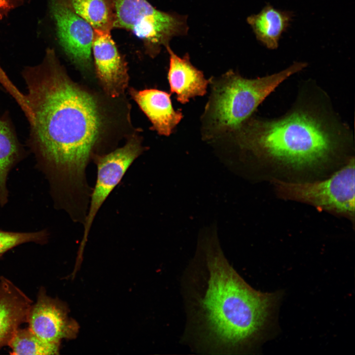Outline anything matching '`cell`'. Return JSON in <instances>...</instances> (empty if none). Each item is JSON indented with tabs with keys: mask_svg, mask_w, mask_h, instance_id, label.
Masks as SVG:
<instances>
[{
	"mask_svg": "<svg viewBox=\"0 0 355 355\" xmlns=\"http://www.w3.org/2000/svg\"><path fill=\"white\" fill-rule=\"evenodd\" d=\"M166 48L170 57L168 79L171 92L176 94L177 100L184 104L191 98L206 94L209 80L201 71L192 65L189 55L180 58L169 45Z\"/></svg>",
	"mask_w": 355,
	"mask_h": 355,
	"instance_id": "13",
	"label": "cell"
},
{
	"mask_svg": "<svg viewBox=\"0 0 355 355\" xmlns=\"http://www.w3.org/2000/svg\"><path fill=\"white\" fill-rule=\"evenodd\" d=\"M7 346L11 355H50L59 353L60 345L47 342L36 335L28 327L18 328Z\"/></svg>",
	"mask_w": 355,
	"mask_h": 355,
	"instance_id": "17",
	"label": "cell"
},
{
	"mask_svg": "<svg viewBox=\"0 0 355 355\" xmlns=\"http://www.w3.org/2000/svg\"><path fill=\"white\" fill-rule=\"evenodd\" d=\"M36 301L28 317L29 327L43 340L60 345L62 339H72L79 331L77 322L69 316L67 304L49 296L43 286L39 288Z\"/></svg>",
	"mask_w": 355,
	"mask_h": 355,
	"instance_id": "8",
	"label": "cell"
},
{
	"mask_svg": "<svg viewBox=\"0 0 355 355\" xmlns=\"http://www.w3.org/2000/svg\"><path fill=\"white\" fill-rule=\"evenodd\" d=\"M306 66L295 63L255 79L244 78L232 71L210 79L211 92L201 117L202 138L212 140L233 133L281 82Z\"/></svg>",
	"mask_w": 355,
	"mask_h": 355,
	"instance_id": "4",
	"label": "cell"
},
{
	"mask_svg": "<svg viewBox=\"0 0 355 355\" xmlns=\"http://www.w3.org/2000/svg\"><path fill=\"white\" fill-rule=\"evenodd\" d=\"M50 8L59 43L64 52L80 67H89L93 28L71 9L66 0H50Z\"/></svg>",
	"mask_w": 355,
	"mask_h": 355,
	"instance_id": "9",
	"label": "cell"
},
{
	"mask_svg": "<svg viewBox=\"0 0 355 355\" xmlns=\"http://www.w3.org/2000/svg\"><path fill=\"white\" fill-rule=\"evenodd\" d=\"M181 292L186 316L182 340L197 353L213 355L253 352L281 297L248 284L213 239L200 241L182 276Z\"/></svg>",
	"mask_w": 355,
	"mask_h": 355,
	"instance_id": "2",
	"label": "cell"
},
{
	"mask_svg": "<svg viewBox=\"0 0 355 355\" xmlns=\"http://www.w3.org/2000/svg\"><path fill=\"white\" fill-rule=\"evenodd\" d=\"M45 230L34 232H15L0 230V257L10 249L22 244L33 242L44 244L47 241Z\"/></svg>",
	"mask_w": 355,
	"mask_h": 355,
	"instance_id": "18",
	"label": "cell"
},
{
	"mask_svg": "<svg viewBox=\"0 0 355 355\" xmlns=\"http://www.w3.org/2000/svg\"><path fill=\"white\" fill-rule=\"evenodd\" d=\"M78 15L93 29L110 31L115 18L113 0H66Z\"/></svg>",
	"mask_w": 355,
	"mask_h": 355,
	"instance_id": "16",
	"label": "cell"
},
{
	"mask_svg": "<svg viewBox=\"0 0 355 355\" xmlns=\"http://www.w3.org/2000/svg\"><path fill=\"white\" fill-rule=\"evenodd\" d=\"M23 151L15 133L8 118H0V205L8 201L6 187L8 175L10 170L19 162Z\"/></svg>",
	"mask_w": 355,
	"mask_h": 355,
	"instance_id": "15",
	"label": "cell"
},
{
	"mask_svg": "<svg viewBox=\"0 0 355 355\" xmlns=\"http://www.w3.org/2000/svg\"><path fill=\"white\" fill-rule=\"evenodd\" d=\"M130 93L151 121L152 129L160 135L170 136L183 118L181 111L173 108L170 94L166 92L155 89H132Z\"/></svg>",
	"mask_w": 355,
	"mask_h": 355,
	"instance_id": "12",
	"label": "cell"
},
{
	"mask_svg": "<svg viewBox=\"0 0 355 355\" xmlns=\"http://www.w3.org/2000/svg\"><path fill=\"white\" fill-rule=\"evenodd\" d=\"M33 301L12 281L0 277V349L27 322Z\"/></svg>",
	"mask_w": 355,
	"mask_h": 355,
	"instance_id": "11",
	"label": "cell"
},
{
	"mask_svg": "<svg viewBox=\"0 0 355 355\" xmlns=\"http://www.w3.org/2000/svg\"><path fill=\"white\" fill-rule=\"evenodd\" d=\"M22 75L27 89L29 143L38 166L58 204L83 207L91 193L86 169L95 156L103 126L98 103L69 78L51 49Z\"/></svg>",
	"mask_w": 355,
	"mask_h": 355,
	"instance_id": "1",
	"label": "cell"
},
{
	"mask_svg": "<svg viewBox=\"0 0 355 355\" xmlns=\"http://www.w3.org/2000/svg\"><path fill=\"white\" fill-rule=\"evenodd\" d=\"M139 140L132 138L123 146L106 154L96 155L97 178L90 196V204L83 222L84 231L77 257H82L84 247L95 216L106 199L120 182L134 161L142 153Z\"/></svg>",
	"mask_w": 355,
	"mask_h": 355,
	"instance_id": "7",
	"label": "cell"
},
{
	"mask_svg": "<svg viewBox=\"0 0 355 355\" xmlns=\"http://www.w3.org/2000/svg\"><path fill=\"white\" fill-rule=\"evenodd\" d=\"M293 17L292 13L282 11L267 4L257 14L248 18L256 38L267 48H278L282 34L287 29Z\"/></svg>",
	"mask_w": 355,
	"mask_h": 355,
	"instance_id": "14",
	"label": "cell"
},
{
	"mask_svg": "<svg viewBox=\"0 0 355 355\" xmlns=\"http://www.w3.org/2000/svg\"><path fill=\"white\" fill-rule=\"evenodd\" d=\"M233 133L240 147L296 166L323 160L334 144L320 120L301 111L275 121L248 119Z\"/></svg>",
	"mask_w": 355,
	"mask_h": 355,
	"instance_id": "3",
	"label": "cell"
},
{
	"mask_svg": "<svg viewBox=\"0 0 355 355\" xmlns=\"http://www.w3.org/2000/svg\"><path fill=\"white\" fill-rule=\"evenodd\" d=\"M93 30L92 49L98 75L106 93L112 97H118L128 84L126 63L110 31Z\"/></svg>",
	"mask_w": 355,
	"mask_h": 355,
	"instance_id": "10",
	"label": "cell"
},
{
	"mask_svg": "<svg viewBox=\"0 0 355 355\" xmlns=\"http://www.w3.org/2000/svg\"><path fill=\"white\" fill-rule=\"evenodd\" d=\"M355 160L351 159L329 178L314 182H276L285 197L350 215L355 213Z\"/></svg>",
	"mask_w": 355,
	"mask_h": 355,
	"instance_id": "6",
	"label": "cell"
},
{
	"mask_svg": "<svg viewBox=\"0 0 355 355\" xmlns=\"http://www.w3.org/2000/svg\"><path fill=\"white\" fill-rule=\"evenodd\" d=\"M24 0H0V17H2L12 9L19 6Z\"/></svg>",
	"mask_w": 355,
	"mask_h": 355,
	"instance_id": "19",
	"label": "cell"
},
{
	"mask_svg": "<svg viewBox=\"0 0 355 355\" xmlns=\"http://www.w3.org/2000/svg\"><path fill=\"white\" fill-rule=\"evenodd\" d=\"M113 28L125 29L141 39L148 54L156 56L175 36L185 35V16L156 9L146 0H113Z\"/></svg>",
	"mask_w": 355,
	"mask_h": 355,
	"instance_id": "5",
	"label": "cell"
}]
</instances>
